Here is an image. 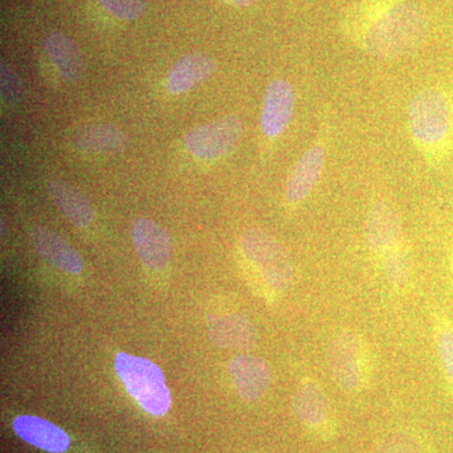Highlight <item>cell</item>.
Instances as JSON below:
<instances>
[{
    "mask_svg": "<svg viewBox=\"0 0 453 453\" xmlns=\"http://www.w3.org/2000/svg\"><path fill=\"white\" fill-rule=\"evenodd\" d=\"M351 37L369 55L395 58L416 50L428 31L422 9L405 0H365L349 19Z\"/></svg>",
    "mask_w": 453,
    "mask_h": 453,
    "instance_id": "obj_1",
    "label": "cell"
},
{
    "mask_svg": "<svg viewBox=\"0 0 453 453\" xmlns=\"http://www.w3.org/2000/svg\"><path fill=\"white\" fill-rule=\"evenodd\" d=\"M240 250L271 290L283 292L291 288L294 264L288 250L273 235L264 229H246L241 234Z\"/></svg>",
    "mask_w": 453,
    "mask_h": 453,
    "instance_id": "obj_2",
    "label": "cell"
},
{
    "mask_svg": "<svg viewBox=\"0 0 453 453\" xmlns=\"http://www.w3.org/2000/svg\"><path fill=\"white\" fill-rule=\"evenodd\" d=\"M115 371L127 393L146 412L164 416L168 412L172 396L159 366L144 357L119 353Z\"/></svg>",
    "mask_w": 453,
    "mask_h": 453,
    "instance_id": "obj_3",
    "label": "cell"
},
{
    "mask_svg": "<svg viewBox=\"0 0 453 453\" xmlns=\"http://www.w3.org/2000/svg\"><path fill=\"white\" fill-rule=\"evenodd\" d=\"M408 122L417 142L438 144L451 129L452 113L449 100L436 89H423L408 105Z\"/></svg>",
    "mask_w": 453,
    "mask_h": 453,
    "instance_id": "obj_4",
    "label": "cell"
},
{
    "mask_svg": "<svg viewBox=\"0 0 453 453\" xmlns=\"http://www.w3.org/2000/svg\"><path fill=\"white\" fill-rule=\"evenodd\" d=\"M242 131V120L238 116H225L188 131L184 145L198 159H219L234 150Z\"/></svg>",
    "mask_w": 453,
    "mask_h": 453,
    "instance_id": "obj_5",
    "label": "cell"
},
{
    "mask_svg": "<svg viewBox=\"0 0 453 453\" xmlns=\"http://www.w3.org/2000/svg\"><path fill=\"white\" fill-rule=\"evenodd\" d=\"M326 357L330 372L342 388L357 390L365 383V347L356 333H336L327 345Z\"/></svg>",
    "mask_w": 453,
    "mask_h": 453,
    "instance_id": "obj_6",
    "label": "cell"
},
{
    "mask_svg": "<svg viewBox=\"0 0 453 453\" xmlns=\"http://www.w3.org/2000/svg\"><path fill=\"white\" fill-rule=\"evenodd\" d=\"M131 238L140 259L150 270L168 266L173 253L170 234L154 220L138 219L131 226Z\"/></svg>",
    "mask_w": 453,
    "mask_h": 453,
    "instance_id": "obj_7",
    "label": "cell"
},
{
    "mask_svg": "<svg viewBox=\"0 0 453 453\" xmlns=\"http://www.w3.org/2000/svg\"><path fill=\"white\" fill-rule=\"evenodd\" d=\"M228 372L243 401L257 402L270 388L271 369L261 357L247 354L234 357L229 362Z\"/></svg>",
    "mask_w": 453,
    "mask_h": 453,
    "instance_id": "obj_8",
    "label": "cell"
},
{
    "mask_svg": "<svg viewBox=\"0 0 453 453\" xmlns=\"http://www.w3.org/2000/svg\"><path fill=\"white\" fill-rule=\"evenodd\" d=\"M295 95L285 80H275L265 91L261 113V129L268 138L281 135L290 124L294 112Z\"/></svg>",
    "mask_w": 453,
    "mask_h": 453,
    "instance_id": "obj_9",
    "label": "cell"
},
{
    "mask_svg": "<svg viewBox=\"0 0 453 453\" xmlns=\"http://www.w3.org/2000/svg\"><path fill=\"white\" fill-rule=\"evenodd\" d=\"M365 241L372 252L384 253L399 246L402 222L392 205L377 202L368 211L365 222Z\"/></svg>",
    "mask_w": 453,
    "mask_h": 453,
    "instance_id": "obj_10",
    "label": "cell"
},
{
    "mask_svg": "<svg viewBox=\"0 0 453 453\" xmlns=\"http://www.w3.org/2000/svg\"><path fill=\"white\" fill-rule=\"evenodd\" d=\"M216 71L217 62L213 57L203 52L188 53L170 68L165 88L175 96L187 94L208 81Z\"/></svg>",
    "mask_w": 453,
    "mask_h": 453,
    "instance_id": "obj_11",
    "label": "cell"
},
{
    "mask_svg": "<svg viewBox=\"0 0 453 453\" xmlns=\"http://www.w3.org/2000/svg\"><path fill=\"white\" fill-rule=\"evenodd\" d=\"M70 144L77 151L97 155H116L129 145L127 133L111 124L83 125L73 131Z\"/></svg>",
    "mask_w": 453,
    "mask_h": 453,
    "instance_id": "obj_12",
    "label": "cell"
},
{
    "mask_svg": "<svg viewBox=\"0 0 453 453\" xmlns=\"http://www.w3.org/2000/svg\"><path fill=\"white\" fill-rule=\"evenodd\" d=\"M31 241L35 252L50 266L71 275H79L83 270L80 253L65 238L47 226H37L31 231Z\"/></svg>",
    "mask_w": 453,
    "mask_h": 453,
    "instance_id": "obj_13",
    "label": "cell"
},
{
    "mask_svg": "<svg viewBox=\"0 0 453 453\" xmlns=\"http://www.w3.org/2000/svg\"><path fill=\"white\" fill-rule=\"evenodd\" d=\"M325 165V153L320 146H311L297 160L285 184V201L299 204L320 180Z\"/></svg>",
    "mask_w": 453,
    "mask_h": 453,
    "instance_id": "obj_14",
    "label": "cell"
},
{
    "mask_svg": "<svg viewBox=\"0 0 453 453\" xmlns=\"http://www.w3.org/2000/svg\"><path fill=\"white\" fill-rule=\"evenodd\" d=\"M43 50L62 79L68 82L81 79L86 70L85 57L73 38L62 32L50 33L44 38Z\"/></svg>",
    "mask_w": 453,
    "mask_h": 453,
    "instance_id": "obj_15",
    "label": "cell"
},
{
    "mask_svg": "<svg viewBox=\"0 0 453 453\" xmlns=\"http://www.w3.org/2000/svg\"><path fill=\"white\" fill-rule=\"evenodd\" d=\"M211 342L219 348L249 350L256 345L257 335L251 321L241 314H229L211 320Z\"/></svg>",
    "mask_w": 453,
    "mask_h": 453,
    "instance_id": "obj_16",
    "label": "cell"
},
{
    "mask_svg": "<svg viewBox=\"0 0 453 453\" xmlns=\"http://www.w3.org/2000/svg\"><path fill=\"white\" fill-rule=\"evenodd\" d=\"M14 432L29 445L50 453H62L70 447V437L61 428L35 416L14 419Z\"/></svg>",
    "mask_w": 453,
    "mask_h": 453,
    "instance_id": "obj_17",
    "label": "cell"
},
{
    "mask_svg": "<svg viewBox=\"0 0 453 453\" xmlns=\"http://www.w3.org/2000/svg\"><path fill=\"white\" fill-rule=\"evenodd\" d=\"M49 193L56 207L71 225L77 228H86L91 225L94 210L81 190L61 179H53L49 183Z\"/></svg>",
    "mask_w": 453,
    "mask_h": 453,
    "instance_id": "obj_18",
    "label": "cell"
},
{
    "mask_svg": "<svg viewBox=\"0 0 453 453\" xmlns=\"http://www.w3.org/2000/svg\"><path fill=\"white\" fill-rule=\"evenodd\" d=\"M294 411L300 422L310 428H319L326 423L329 404L318 381L306 380L300 384L294 396Z\"/></svg>",
    "mask_w": 453,
    "mask_h": 453,
    "instance_id": "obj_19",
    "label": "cell"
},
{
    "mask_svg": "<svg viewBox=\"0 0 453 453\" xmlns=\"http://www.w3.org/2000/svg\"><path fill=\"white\" fill-rule=\"evenodd\" d=\"M383 271L392 285L402 286L410 276V261L403 250L395 247L383 255Z\"/></svg>",
    "mask_w": 453,
    "mask_h": 453,
    "instance_id": "obj_20",
    "label": "cell"
},
{
    "mask_svg": "<svg viewBox=\"0 0 453 453\" xmlns=\"http://www.w3.org/2000/svg\"><path fill=\"white\" fill-rule=\"evenodd\" d=\"M110 16L121 20H136L144 14L145 0H97Z\"/></svg>",
    "mask_w": 453,
    "mask_h": 453,
    "instance_id": "obj_21",
    "label": "cell"
},
{
    "mask_svg": "<svg viewBox=\"0 0 453 453\" xmlns=\"http://www.w3.org/2000/svg\"><path fill=\"white\" fill-rule=\"evenodd\" d=\"M0 94L3 104L16 106L22 97V83L14 68L4 61L0 65Z\"/></svg>",
    "mask_w": 453,
    "mask_h": 453,
    "instance_id": "obj_22",
    "label": "cell"
},
{
    "mask_svg": "<svg viewBox=\"0 0 453 453\" xmlns=\"http://www.w3.org/2000/svg\"><path fill=\"white\" fill-rule=\"evenodd\" d=\"M377 453H423V451L416 438L404 432H396L389 434L381 442Z\"/></svg>",
    "mask_w": 453,
    "mask_h": 453,
    "instance_id": "obj_23",
    "label": "cell"
},
{
    "mask_svg": "<svg viewBox=\"0 0 453 453\" xmlns=\"http://www.w3.org/2000/svg\"><path fill=\"white\" fill-rule=\"evenodd\" d=\"M438 356L445 369L447 377L453 383V332L449 329H442L438 333L437 338Z\"/></svg>",
    "mask_w": 453,
    "mask_h": 453,
    "instance_id": "obj_24",
    "label": "cell"
},
{
    "mask_svg": "<svg viewBox=\"0 0 453 453\" xmlns=\"http://www.w3.org/2000/svg\"><path fill=\"white\" fill-rule=\"evenodd\" d=\"M253 2H255V0H231L232 4L240 8L249 7Z\"/></svg>",
    "mask_w": 453,
    "mask_h": 453,
    "instance_id": "obj_25",
    "label": "cell"
}]
</instances>
